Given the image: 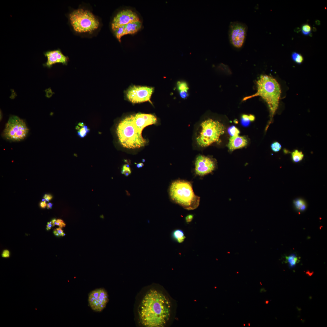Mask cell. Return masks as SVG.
Wrapping results in <instances>:
<instances>
[{
    "label": "cell",
    "mask_w": 327,
    "mask_h": 327,
    "mask_svg": "<svg viewBox=\"0 0 327 327\" xmlns=\"http://www.w3.org/2000/svg\"><path fill=\"white\" fill-rule=\"evenodd\" d=\"M179 95L180 97L182 99H187L189 96V94L188 91H180Z\"/></svg>",
    "instance_id": "obj_30"
},
{
    "label": "cell",
    "mask_w": 327,
    "mask_h": 327,
    "mask_svg": "<svg viewBox=\"0 0 327 327\" xmlns=\"http://www.w3.org/2000/svg\"><path fill=\"white\" fill-rule=\"evenodd\" d=\"M301 31L304 35L308 36L311 33V27L308 24H304L302 26Z\"/></svg>",
    "instance_id": "obj_25"
},
{
    "label": "cell",
    "mask_w": 327,
    "mask_h": 327,
    "mask_svg": "<svg viewBox=\"0 0 327 327\" xmlns=\"http://www.w3.org/2000/svg\"><path fill=\"white\" fill-rule=\"evenodd\" d=\"M271 147L272 151L277 152L281 150L282 147L280 143L277 142H275L272 143L271 145Z\"/></svg>",
    "instance_id": "obj_28"
},
{
    "label": "cell",
    "mask_w": 327,
    "mask_h": 327,
    "mask_svg": "<svg viewBox=\"0 0 327 327\" xmlns=\"http://www.w3.org/2000/svg\"><path fill=\"white\" fill-rule=\"evenodd\" d=\"M194 217V215H193L190 214L189 215L186 216L185 218V220L186 222L187 223H189L191 222Z\"/></svg>",
    "instance_id": "obj_31"
},
{
    "label": "cell",
    "mask_w": 327,
    "mask_h": 327,
    "mask_svg": "<svg viewBox=\"0 0 327 327\" xmlns=\"http://www.w3.org/2000/svg\"><path fill=\"white\" fill-rule=\"evenodd\" d=\"M46 227V229L47 230H48L51 229L52 227V221L49 222L47 223V225Z\"/></svg>",
    "instance_id": "obj_35"
},
{
    "label": "cell",
    "mask_w": 327,
    "mask_h": 327,
    "mask_svg": "<svg viewBox=\"0 0 327 327\" xmlns=\"http://www.w3.org/2000/svg\"><path fill=\"white\" fill-rule=\"evenodd\" d=\"M145 161V160H144V159H143L142 160V161L143 162H144Z\"/></svg>",
    "instance_id": "obj_42"
},
{
    "label": "cell",
    "mask_w": 327,
    "mask_h": 327,
    "mask_svg": "<svg viewBox=\"0 0 327 327\" xmlns=\"http://www.w3.org/2000/svg\"><path fill=\"white\" fill-rule=\"evenodd\" d=\"M295 206L296 208L299 211H304L306 208V204L305 202L301 199H297L294 202Z\"/></svg>",
    "instance_id": "obj_20"
},
{
    "label": "cell",
    "mask_w": 327,
    "mask_h": 327,
    "mask_svg": "<svg viewBox=\"0 0 327 327\" xmlns=\"http://www.w3.org/2000/svg\"><path fill=\"white\" fill-rule=\"evenodd\" d=\"M57 233L59 234L60 236H65L66 234L63 232V230L62 229V228H57L55 230Z\"/></svg>",
    "instance_id": "obj_33"
},
{
    "label": "cell",
    "mask_w": 327,
    "mask_h": 327,
    "mask_svg": "<svg viewBox=\"0 0 327 327\" xmlns=\"http://www.w3.org/2000/svg\"><path fill=\"white\" fill-rule=\"evenodd\" d=\"M70 22L74 30L78 32H91L98 28V20L90 11L79 9L69 15Z\"/></svg>",
    "instance_id": "obj_6"
},
{
    "label": "cell",
    "mask_w": 327,
    "mask_h": 327,
    "mask_svg": "<svg viewBox=\"0 0 327 327\" xmlns=\"http://www.w3.org/2000/svg\"><path fill=\"white\" fill-rule=\"evenodd\" d=\"M248 27L241 22H231L229 26L228 36L230 43L235 48L240 49L243 46L246 41Z\"/></svg>",
    "instance_id": "obj_8"
},
{
    "label": "cell",
    "mask_w": 327,
    "mask_h": 327,
    "mask_svg": "<svg viewBox=\"0 0 327 327\" xmlns=\"http://www.w3.org/2000/svg\"><path fill=\"white\" fill-rule=\"evenodd\" d=\"M255 119V117L253 115H244L241 120V124L243 126L248 127L249 126L250 121H254Z\"/></svg>",
    "instance_id": "obj_18"
},
{
    "label": "cell",
    "mask_w": 327,
    "mask_h": 327,
    "mask_svg": "<svg viewBox=\"0 0 327 327\" xmlns=\"http://www.w3.org/2000/svg\"><path fill=\"white\" fill-rule=\"evenodd\" d=\"M117 133L121 144L125 148H138L144 146L147 143L134 125L133 115L126 117L120 122L117 127Z\"/></svg>",
    "instance_id": "obj_4"
},
{
    "label": "cell",
    "mask_w": 327,
    "mask_h": 327,
    "mask_svg": "<svg viewBox=\"0 0 327 327\" xmlns=\"http://www.w3.org/2000/svg\"><path fill=\"white\" fill-rule=\"evenodd\" d=\"M44 54L47 58L46 62L44 64V66L50 68L57 63H61L66 65L68 57L65 56L60 50L49 51L45 52Z\"/></svg>",
    "instance_id": "obj_15"
},
{
    "label": "cell",
    "mask_w": 327,
    "mask_h": 327,
    "mask_svg": "<svg viewBox=\"0 0 327 327\" xmlns=\"http://www.w3.org/2000/svg\"><path fill=\"white\" fill-rule=\"evenodd\" d=\"M90 129L88 128L87 126L84 125L79 129L78 131L77 134L80 138H83L90 132Z\"/></svg>",
    "instance_id": "obj_24"
},
{
    "label": "cell",
    "mask_w": 327,
    "mask_h": 327,
    "mask_svg": "<svg viewBox=\"0 0 327 327\" xmlns=\"http://www.w3.org/2000/svg\"><path fill=\"white\" fill-rule=\"evenodd\" d=\"M177 89L180 92L181 91H188L189 88L186 82L185 81H178L177 84Z\"/></svg>",
    "instance_id": "obj_23"
},
{
    "label": "cell",
    "mask_w": 327,
    "mask_h": 327,
    "mask_svg": "<svg viewBox=\"0 0 327 327\" xmlns=\"http://www.w3.org/2000/svg\"><path fill=\"white\" fill-rule=\"evenodd\" d=\"M228 132L231 136L239 135L240 132L235 126H233L230 127L228 129Z\"/></svg>",
    "instance_id": "obj_27"
},
{
    "label": "cell",
    "mask_w": 327,
    "mask_h": 327,
    "mask_svg": "<svg viewBox=\"0 0 327 327\" xmlns=\"http://www.w3.org/2000/svg\"><path fill=\"white\" fill-rule=\"evenodd\" d=\"M250 323H249V324H248V326H250Z\"/></svg>",
    "instance_id": "obj_43"
},
{
    "label": "cell",
    "mask_w": 327,
    "mask_h": 327,
    "mask_svg": "<svg viewBox=\"0 0 327 327\" xmlns=\"http://www.w3.org/2000/svg\"><path fill=\"white\" fill-rule=\"evenodd\" d=\"M140 163V164H141V166H142V167H143V166H144V164H143V163Z\"/></svg>",
    "instance_id": "obj_40"
},
{
    "label": "cell",
    "mask_w": 327,
    "mask_h": 327,
    "mask_svg": "<svg viewBox=\"0 0 327 327\" xmlns=\"http://www.w3.org/2000/svg\"><path fill=\"white\" fill-rule=\"evenodd\" d=\"M108 301V293L103 288L94 290L88 295V305L95 312H101L103 311L106 307Z\"/></svg>",
    "instance_id": "obj_10"
},
{
    "label": "cell",
    "mask_w": 327,
    "mask_h": 327,
    "mask_svg": "<svg viewBox=\"0 0 327 327\" xmlns=\"http://www.w3.org/2000/svg\"><path fill=\"white\" fill-rule=\"evenodd\" d=\"M215 168L214 161L207 157L200 155L197 157L195 162L196 174L203 176L212 172Z\"/></svg>",
    "instance_id": "obj_12"
},
{
    "label": "cell",
    "mask_w": 327,
    "mask_h": 327,
    "mask_svg": "<svg viewBox=\"0 0 327 327\" xmlns=\"http://www.w3.org/2000/svg\"><path fill=\"white\" fill-rule=\"evenodd\" d=\"M137 13L130 9L119 12L114 18L112 23V30L128 23L139 21Z\"/></svg>",
    "instance_id": "obj_11"
},
{
    "label": "cell",
    "mask_w": 327,
    "mask_h": 327,
    "mask_svg": "<svg viewBox=\"0 0 327 327\" xmlns=\"http://www.w3.org/2000/svg\"><path fill=\"white\" fill-rule=\"evenodd\" d=\"M257 91L255 94L244 98L245 101L253 97H261L268 104L270 111V123L278 108L281 94L280 85L274 78L262 75L257 81Z\"/></svg>",
    "instance_id": "obj_2"
},
{
    "label": "cell",
    "mask_w": 327,
    "mask_h": 327,
    "mask_svg": "<svg viewBox=\"0 0 327 327\" xmlns=\"http://www.w3.org/2000/svg\"><path fill=\"white\" fill-rule=\"evenodd\" d=\"M137 167L138 168H141L142 167L141 166V165L140 164V163H139L138 164H137Z\"/></svg>",
    "instance_id": "obj_39"
},
{
    "label": "cell",
    "mask_w": 327,
    "mask_h": 327,
    "mask_svg": "<svg viewBox=\"0 0 327 327\" xmlns=\"http://www.w3.org/2000/svg\"><path fill=\"white\" fill-rule=\"evenodd\" d=\"M10 256V252L8 250H5L3 251L2 254V257L3 258H8Z\"/></svg>",
    "instance_id": "obj_32"
},
{
    "label": "cell",
    "mask_w": 327,
    "mask_h": 327,
    "mask_svg": "<svg viewBox=\"0 0 327 327\" xmlns=\"http://www.w3.org/2000/svg\"><path fill=\"white\" fill-rule=\"evenodd\" d=\"M25 121L16 115H12L7 122L3 133V137L9 141L19 142L24 140L29 132Z\"/></svg>",
    "instance_id": "obj_7"
},
{
    "label": "cell",
    "mask_w": 327,
    "mask_h": 327,
    "mask_svg": "<svg viewBox=\"0 0 327 327\" xmlns=\"http://www.w3.org/2000/svg\"><path fill=\"white\" fill-rule=\"evenodd\" d=\"M247 144L248 141L246 138L238 135L231 136L228 146L230 150L233 151L235 149L244 147Z\"/></svg>",
    "instance_id": "obj_16"
},
{
    "label": "cell",
    "mask_w": 327,
    "mask_h": 327,
    "mask_svg": "<svg viewBox=\"0 0 327 327\" xmlns=\"http://www.w3.org/2000/svg\"><path fill=\"white\" fill-rule=\"evenodd\" d=\"M184 236V232L180 229H176L172 232L171 237L172 239L175 241L182 237Z\"/></svg>",
    "instance_id": "obj_22"
},
{
    "label": "cell",
    "mask_w": 327,
    "mask_h": 327,
    "mask_svg": "<svg viewBox=\"0 0 327 327\" xmlns=\"http://www.w3.org/2000/svg\"><path fill=\"white\" fill-rule=\"evenodd\" d=\"M142 23L139 21L131 23L113 30L114 35L119 42L122 36L128 34H133L137 32L141 28Z\"/></svg>",
    "instance_id": "obj_14"
},
{
    "label": "cell",
    "mask_w": 327,
    "mask_h": 327,
    "mask_svg": "<svg viewBox=\"0 0 327 327\" xmlns=\"http://www.w3.org/2000/svg\"><path fill=\"white\" fill-rule=\"evenodd\" d=\"M154 90L152 87L133 86L126 91V97L133 103L150 101Z\"/></svg>",
    "instance_id": "obj_9"
},
{
    "label": "cell",
    "mask_w": 327,
    "mask_h": 327,
    "mask_svg": "<svg viewBox=\"0 0 327 327\" xmlns=\"http://www.w3.org/2000/svg\"><path fill=\"white\" fill-rule=\"evenodd\" d=\"M291 156L293 161L297 163L303 160L304 155L302 152L299 151L298 150H295L292 152Z\"/></svg>",
    "instance_id": "obj_19"
},
{
    "label": "cell",
    "mask_w": 327,
    "mask_h": 327,
    "mask_svg": "<svg viewBox=\"0 0 327 327\" xmlns=\"http://www.w3.org/2000/svg\"><path fill=\"white\" fill-rule=\"evenodd\" d=\"M53 204L51 203H49L47 204V208L48 209H51L52 208Z\"/></svg>",
    "instance_id": "obj_38"
},
{
    "label": "cell",
    "mask_w": 327,
    "mask_h": 327,
    "mask_svg": "<svg viewBox=\"0 0 327 327\" xmlns=\"http://www.w3.org/2000/svg\"><path fill=\"white\" fill-rule=\"evenodd\" d=\"M245 324H244V326H245Z\"/></svg>",
    "instance_id": "obj_44"
},
{
    "label": "cell",
    "mask_w": 327,
    "mask_h": 327,
    "mask_svg": "<svg viewBox=\"0 0 327 327\" xmlns=\"http://www.w3.org/2000/svg\"><path fill=\"white\" fill-rule=\"evenodd\" d=\"M45 200H45V199H43L42 200V201H43V202H44V201H45Z\"/></svg>",
    "instance_id": "obj_41"
},
{
    "label": "cell",
    "mask_w": 327,
    "mask_h": 327,
    "mask_svg": "<svg viewBox=\"0 0 327 327\" xmlns=\"http://www.w3.org/2000/svg\"><path fill=\"white\" fill-rule=\"evenodd\" d=\"M122 169L121 173L124 174L126 177L128 176L131 173L130 168L126 167V165L123 166Z\"/></svg>",
    "instance_id": "obj_29"
},
{
    "label": "cell",
    "mask_w": 327,
    "mask_h": 327,
    "mask_svg": "<svg viewBox=\"0 0 327 327\" xmlns=\"http://www.w3.org/2000/svg\"><path fill=\"white\" fill-rule=\"evenodd\" d=\"M291 58L292 60L298 64H301L304 60V58L301 54L297 52H293Z\"/></svg>",
    "instance_id": "obj_21"
},
{
    "label": "cell",
    "mask_w": 327,
    "mask_h": 327,
    "mask_svg": "<svg viewBox=\"0 0 327 327\" xmlns=\"http://www.w3.org/2000/svg\"><path fill=\"white\" fill-rule=\"evenodd\" d=\"M286 261L288 263L290 268L295 267L299 262L298 257L294 254H292L286 257Z\"/></svg>",
    "instance_id": "obj_17"
},
{
    "label": "cell",
    "mask_w": 327,
    "mask_h": 327,
    "mask_svg": "<svg viewBox=\"0 0 327 327\" xmlns=\"http://www.w3.org/2000/svg\"><path fill=\"white\" fill-rule=\"evenodd\" d=\"M133 119L134 125L141 134L146 127L156 124L157 121L154 115L141 113L133 115Z\"/></svg>",
    "instance_id": "obj_13"
},
{
    "label": "cell",
    "mask_w": 327,
    "mask_h": 327,
    "mask_svg": "<svg viewBox=\"0 0 327 327\" xmlns=\"http://www.w3.org/2000/svg\"><path fill=\"white\" fill-rule=\"evenodd\" d=\"M43 198L44 199H47L49 201H50L52 199V196L51 195L45 194L43 197Z\"/></svg>",
    "instance_id": "obj_37"
},
{
    "label": "cell",
    "mask_w": 327,
    "mask_h": 327,
    "mask_svg": "<svg viewBox=\"0 0 327 327\" xmlns=\"http://www.w3.org/2000/svg\"><path fill=\"white\" fill-rule=\"evenodd\" d=\"M186 238V237L185 236H184L177 239L176 241L179 243H182L184 241Z\"/></svg>",
    "instance_id": "obj_34"
},
{
    "label": "cell",
    "mask_w": 327,
    "mask_h": 327,
    "mask_svg": "<svg viewBox=\"0 0 327 327\" xmlns=\"http://www.w3.org/2000/svg\"><path fill=\"white\" fill-rule=\"evenodd\" d=\"M52 227H54L56 225L59 226L61 228H62L65 227L66 226L65 223L62 220L60 219L57 220L56 219H54L52 220Z\"/></svg>",
    "instance_id": "obj_26"
},
{
    "label": "cell",
    "mask_w": 327,
    "mask_h": 327,
    "mask_svg": "<svg viewBox=\"0 0 327 327\" xmlns=\"http://www.w3.org/2000/svg\"><path fill=\"white\" fill-rule=\"evenodd\" d=\"M47 204L46 203V201H45L44 202L42 201L40 203V206L42 208H44L47 206Z\"/></svg>",
    "instance_id": "obj_36"
},
{
    "label": "cell",
    "mask_w": 327,
    "mask_h": 327,
    "mask_svg": "<svg viewBox=\"0 0 327 327\" xmlns=\"http://www.w3.org/2000/svg\"><path fill=\"white\" fill-rule=\"evenodd\" d=\"M169 194L172 201L187 210H194L199 205L200 197L195 195L190 182L183 180L174 181L170 186Z\"/></svg>",
    "instance_id": "obj_3"
},
{
    "label": "cell",
    "mask_w": 327,
    "mask_h": 327,
    "mask_svg": "<svg viewBox=\"0 0 327 327\" xmlns=\"http://www.w3.org/2000/svg\"><path fill=\"white\" fill-rule=\"evenodd\" d=\"M170 313L171 304L168 298L161 292L151 289L146 293L139 306V321L145 327H164L168 321Z\"/></svg>",
    "instance_id": "obj_1"
},
{
    "label": "cell",
    "mask_w": 327,
    "mask_h": 327,
    "mask_svg": "<svg viewBox=\"0 0 327 327\" xmlns=\"http://www.w3.org/2000/svg\"><path fill=\"white\" fill-rule=\"evenodd\" d=\"M201 127V131L196 139L199 145L205 147L214 143L221 142L220 137L225 132L224 126L221 123L208 119L202 122Z\"/></svg>",
    "instance_id": "obj_5"
}]
</instances>
